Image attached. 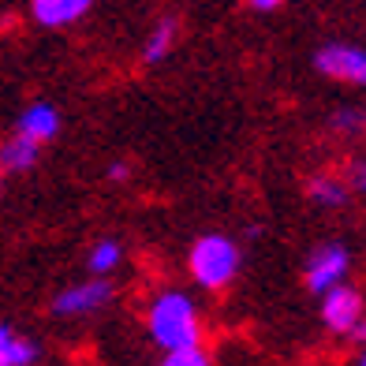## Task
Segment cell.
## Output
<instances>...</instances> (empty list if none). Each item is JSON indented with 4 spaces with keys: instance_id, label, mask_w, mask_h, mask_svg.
Masks as SVG:
<instances>
[{
    "instance_id": "ac0fdd59",
    "label": "cell",
    "mask_w": 366,
    "mask_h": 366,
    "mask_svg": "<svg viewBox=\"0 0 366 366\" xmlns=\"http://www.w3.org/2000/svg\"><path fill=\"white\" fill-rule=\"evenodd\" d=\"M0 187H4V172H0Z\"/></svg>"
},
{
    "instance_id": "9c48e42d",
    "label": "cell",
    "mask_w": 366,
    "mask_h": 366,
    "mask_svg": "<svg viewBox=\"0 0 366 366\" xmlns=\"http://www.w3.org/2000/svg\"><path fill=\"white\" fill-rule=\"evenodd\" d=\"M307 198H310L314 206H322V209H344L347 202H352V191H347L344 176L318 172V176L307 179Z\"/></svg>"
},
{
    "instance_id": "7c38bea8",
    "label": "cell",
    "mask_w": 366,
    "mask_h": 366,
    "mask_svg": "<svg viewBox=\"0 0 366 366\" xmlns=\"http://www.w3.org/2000/svg\"><path fill=\"white\" fill-rule=\"evenodd\" d=\"M41 157V146H34L23 135H11L0 146V172H30Z\"/></svg>"
},
{
    "instance_id": "7a4b0ae2",
    "label": "cell",
    "mask_w": 366,
    "mask_h": 366,
    "mask_svg": "<svg viewBox=\"0 0 366 366\" xmlns=\"http://www.w3.org/2000/svg\"><path fill=\"white\" fill-rule=\"evenodd\" d=\"M187 269H191L198 288L221 292V288H228L232 280L239 277L243 251H239V243L232 239V236H224V232H206V236H198L191 243Z\"/></svg>"
},
{
    "instance_id": "8fae6325",
    "label": "cell",
    "mask_w": 366,
    "mask_h": 366,
    "mask_svg": "<svg viewBox=\"0 0 366 366\" xmlns=\"http://www.w3.org/2000/svg\"><path fill=\"white\" fill-rule=\"evenodd\" d=\"M179 38V19L176 15H161V19L149 26L146 45H142V64H161L164 56L172 53V45Z\"/></svg>"
},
{
    "instance_id": "5bb4252c",
    "label": "cell",
    "mask_w": 366,
    "mask_h": 366,
    "mask_svg": "<svg viewBox=\"0 0 366 366\" xmlns=\"http://www.w3.org/2000/svg\"><path fill=\"white\" fill-rule=\"evenodd\" d=\"M157 366H213V359H209L206 347H191V352H172V355H164Z\"/></svg>"
},
{
    "instance_id": "9a60e30c",
    "label": "cell",
    "mask_w": 366,
    "mask_h": 366,
    "mask_svg": "<svg viewBox=\"0 0 366 366\" xmlns=\"http://www.w3.org/2000/svg\"><path fill=\"white\" fill-rule=\"evenodd\" d=\"M329 127L340 131V135H355V131L362 127V112L359 109H337L329 116Z\"/></svg>"
},
{
    "instance_id": "8992f818",
    "label": "cell",
    "mask_w": 366,
    "mask_h": 366,
    "mask_svg": "<svg viewBox=\"0 0 366 366\" xmlns=\"http://www.w3.org/2000/svg\"><path fill=\"white\" fill-rule=\"evenodd\" d=\"M109 299H112L109 280H79V285H68L53 299V314L56 318H86V314L109 307Z\"/></svg>"
},
{
    "instance_id": "ba28073f",
    "label": "cell",
    "mask_w": 366,
    "mask_h": 366,
    "mask_svg": "<svg viewBox=\"0 0 366 366\" xmlns=\"http://www.w3.org/2000/svg\"><path fill=\"white\" fill-rule=\"evenodd\" d=\"M86 11H90V0H34V4H30L34 23H38V26H49V30L71 26V23H79Z\"/></svg>"
},
{
    "instance_id": "e0dca14e",
    "label": "cell",
    "mask_w": 366,
    "mask_h": 366,
    "mask_svg": "<svg viewBox=\"0 0 366 366\" xmlns=\"http://www.w3.org/2000/svg\"><path fill=\"white\" fill-rule=\"evenodd\" d=\"M127 176H131V172H127V164H124V161H116L112 169H109V179H127Z\"/></svg>"
},
{
    "instance_id": "6da1fadb",
    "label": "cell",
    "mask_w": 366,
    "mask_h": 366,
    "mask_svg": "<svg viewBox=\"0 0 366 366\" xmlns=\"http://www.w3.org/2000/svg\"><path fill=\"white\" fill-rule=\"evenodd\" d=\"M146 332L164 355L202 347V318H198L194 299L179 288L157 292L146 307Z\"/></svg>"
},
{
    "instance_id": "52a82bcc",
    "label": "cell",
    "mask_w": 366,
    "mask_h": 366,
    "mask_svg": "<svg viewBox=\"0 0 366 366\" xmlns=\"http://www.w3.org/2000/svg\"><path fill=\"white\" fill-rule=\"evenodd\" d=\"M15 135L30 139L34 146H45L60 135V112L49 102H34L19 112V124H15Z\"/></svg>"
},
{
    "instance_id": "277c9868",
    "label": "cell",
    "mask_w": 366,
    "mask_h": 366,
    "mask_svg": "<svg viewBox=\"0 0 366 366\" xmlns=\"http://www.w3.org/2000/svg\"><path fill=\"white\" fill-rule=\"evenodd\" d=\"M322 325L337 337L362 340V292L355 285H337L322 295Z\"/></svg>"
},
{
    "instance_id": "3957f363",
    "label": "cell",
    "mask_w": 366,
    "mask_h": 366,
    "mask_svg": "<svg viewBox=\"0 0 366 366\" xmlns=\"http://www.w3.org/2000/svg\"><path fill=\"white\" fill-rule=\"evenodd\" d=\"M347 273H352V251H347V243L314 247L307 265H303V280L314 295H325L329 288L347 285Z\"/></svg>"
},
{
    "instance_id": "2e32d148",
    "label": "cell",
    "mask_w": 366,
    "mask_h": 366,
    "mask_svg": "<svg viewBox=\"0 0 366 366\" xmlns=\"http://www.w3.org/2000/svg\"><path fill=\"white\" fill-rule=\"evenodd\" d=\"M251 8H254V11H277L280 0H251Z\"/></svg>"
},
{
    "instance_id": "5b68a950",
    "label": "cell",
    "mask_w": 366,
    "mask_h": 366,
    "mask_svg": "<svg viewBox=\"0 0 366 366\" xmlns=\"http://www.w3.org/2000/svg\"><path fill=\"white\" fill-rule=\"evenodd\" d=\"M314 71L325 79L347 82V86H362L366 82V53L362 45H347V41H325L314 53Z\"/></svg>"
},
{
    "instance_id": "4fadbf2b",
    "label": "cell",
    "mask_w": 366,
    "mask_h": 366,
    "mask_svg": "<svg viewBox=\"0 0 366 366\" xmlns=\"http://www.w3.org/2000/svg\"><path fill=\"white\" fill-rule=\"evenodd\" d=\"M124 265V243L120 239H97L90 247V254H86V269L97 277V280H105L109 273H116Z\"/></svg>"
},
{
    "instance_id": "30bf717a",
    "label": "cell",
    "mask_w": 366,
    "mask_h": 366,
    "mask_svg": "<svg viewBox=\"0 0 366 366\" xmlns=\"http://www.w3.org/2000/svg\"><path fill=\"white\" fill-rule=\"evenodd\" d=\"M41 359L38 340L15 332L11 325H0V366H34Z\"/></svg>"
}]
</instances>
